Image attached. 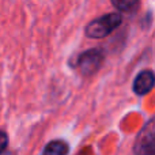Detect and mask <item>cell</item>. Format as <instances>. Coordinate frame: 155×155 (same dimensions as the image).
I'll return each mask as SVG.
<instances>
[{"label": "cell", "instance_id": "6da1fadb", "mask_svg": "<svg viewBox=\"0 0 155 155\" xmlns=\"http://www.w3.org/2000/svg\"><path fill=\"white\" fill-rule=\"evenodd\" d=\"M123 22L121 12H109L90 21L84 27V34L93 40H101L118 29Z\"/></svg>", "mask_w": 155, "mask_h": 155}, {"label": "cell", "instance_id": "7a4b0ae2", "mask_svg": "<svg viewBox=\"0 0 155 155\" xmlns=\"http://www.w3.org/2000/svg\"><path fill=\"white\" fill-rule=\"evenodd\" d=\"M105 60V53L102 49L94 48L87 49L78 54L76 57V68L80 75L83 76H93L99 71Z\"/></svg>", "mask_w": 155, "mask_h": 155}, {"label": "cell", "instance_id": "3957f363", "mask_svg": "<svg viewBox=\"0 0 155 155\" xmlns=\"http://www.w3.org/2000/svg\"><path fill=\"white\" fill-rule=\"evenodd\" d=\"M134 151L136 154H154L155 151V131H154V118L147 121L143 129L137 135Z\"/></svg>", "mask_w": 155, "mask_h": 155}, {"label": "cell", "instance_id": "277c9868", "mask_svg": "<svg viewBox=\"0 0 155 155\" xmlns=\"http://www.w3.org/2000/svg\"><path fill=\"white\" fill-rule=\"evenodd\" d=\"M155 83V75L153 70H143L136 75L132 84V90L136 95L143 97L148 94L154 87Z\"/></svg>", "mask_w": 155, "mask_h": 155}, {"label": "cell", "instance_id": "5b68a950", "mask_svg": "<svg viewBox=\"0 0 155 155\" xmlns=\"http://www.w3.org/2000/svg\"><path fill=\"white\" fill-rule=\"evenodd\" d=\"M70 153V146L65 140L57 139L52 140L44 147L42 154H49V155H65Z\"/></svg>", "mask_w": 155, "mask_h": 155}, {"label": "cell", "instance_id": "8992f818", "mask_svg": "<svg viewBox=\"0 0 155 155\" xmlns=\"http://www.w3.org/2000/svg\"><path fill=\"white\" fill-rule=\"evenodd\" d=\"M110 3L121 14L136 12L140 7V0H110Z\"/></svg>", "mask_w": 155, "mask_h": 155}, {"label": "cell", "instance_id": "52a82bcc", "mask_svg": "<svg viewBox=\"0 0 155 155\" xmlns=\"http://www.w3.org/2000/svg\"><path fill=\"white\" fill-rule=\"evenodd\" d=\"M8 135L5 131H3V129H0V154L4 153L5 150H7L8 147Z\"/></svg>", "mask_w": 155, "mask_h": 155}]
</instances>
